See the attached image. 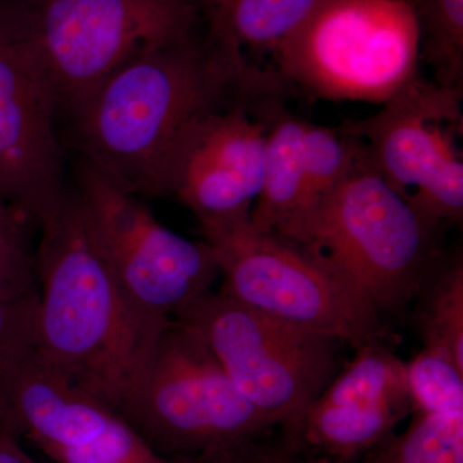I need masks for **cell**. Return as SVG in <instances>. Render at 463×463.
<instances>
[{
  "label": "cell",
  "instance_id": "cell-1",
  "mask_svg": "<svg viewBox=\"0 0 463 463\" xmlns=\"http://www.w3.org/2000/svg\"><path fill=\"white\" fill-rule=\"evenodd\" d=\"M286 94L273 71L197 33L130 58L67 116L84 160L134 196L163 197L170 161L201 118Z\"/></svg>",
  "mask_w": 463,
  "mask_h": 463
},
{
  "label": "cell",
  "instance_id": "cell-2",
  "mask_svg": "<svg viewBox=\"0 0 463 463\" xmlns=\"http://www.w3.org/2000/svg\"><path fill=\"white\" fill-rule=\"evenodd\" d=\"M35 352L112 407L149 340L85 230L74 190L39 228Z\"/></svg>",
  "mask_w": 463,
  "mask_h": 463
},
{
  "label": "cell",
  "instance_id": "cell-3",
  "mask_svg": "<svg viewBox=\"0 0 463 463\" xmlns=\"http://www.w3.org/2000/svg\"><path fill=\"white\" fill-rule=\"evenodd\" d=\"M431 224L374 170L371 158L312 209L273 233L361 289L380 315L417 298L440 263Z\"/></svg>",
  "mask_w": 463,
  "mask_h": 463
},
{
  "label": "cell",
  "instance_id": "cell-4",
  "mask_svg": "<svg viewBox=\"0 0 463 463\" xmlns=\"http://www.w3.org/2000/svg\"><path fill=\"white\" fill-rule=\"evenodd\" d=\"M112 408L166 458L231 449L277 429L241 394L203 337L176 319L149 344Z\"/></svg>",
  "mask_w": 463,
  "mask_h": 463
},
{
  "label": "cell",
  "instance_id": "cell-5",
  "mask_svg": "<svg viewBox=\"0 0 463 463\" xmlns=\"http://www.w3.org/2000/svg\"><path fill=\"white\" fill-rule=\"evenodd\" d=\"M421 36L410 0H321L273 53L289 93L388 102L419 76Z\"/></svg>",
  "mask_w": 463,
  "mask_h": 463
},
{
  "label": "cell",
  "instance_id": "cell-6",
  "mask_svg": "<svg viewBox=\"0 0 463 463\" xmlns=\"http://www.w3.org/2000/svg\"><path fill=\"white\" fill-rule=\"evenodd\" d=\"M85 230L143 334L154 340L174 317L221 279L206 241L170 231L87 160L75 172Z\"/></svg>",
  "mask_w": 463,
  "mask_h": 463
},
{
  "label": "cell",
  "instance_id": "cell-7",
  "mask_svg": "<svg viewBox=\"0 0 463 463\" xmlns=\"http://www.w3.org/2000/svg\"><path fill=\"white\" fill-rule=\"evenodd\" d=\"M201 231L228 297L354 350L385 336L364 292L297 243L255 230L250 218L206 222Z\"/></svg>",
  "mask_w": 463,
  "mask_h": 463
},
{
  "label": "cell",
  "instance_id": "cell-8",
  "mask_svg": "<svg viewBox=\"0 0 463 463\" xmlns=\"http://www.w3.org/2000/svg\"><path fill=\"white\" fill-rule=\"evenodd\" d=\"M173 319L203 337L232 383L289 444L339 368L341 341L245 306L221 289Z\"/></svg>",
  "mask_w": 463,
  "mask_h": 463
},
{
  "label": "cell",
  "instance_id": "cell-9",
  "mask_svg": "<svg viewBox=\"0 0 463 463\" xmlns=\"http://www.w3.org/2000/svg\"><path fill=\"white\" fill-rule=\"evenodd\" d=\"M58 111L69 114L130 58L199 33L197 0H27Z\"/></svg>",
  "mask_w": 463,
  "mask_h": 463
},
{
  "label": "cell",
  "instance_id": "cell-10",
  "mask_svg": "<svg viewBox=\"0 0 463 463\" xmlns=\"http://www.w3.org/2000/svg\"><path fill=\"white\" fill-rule=\"evenodd\" d=\"M57 112L27 0H0V203L23 213L38 231L67 194Z\"/></svg>",
  "mask_w": 463,
  "mask_h": 463
},
{
  "label": "cell",
  "instance_id": "cell-11",
  "mask_svg": "<svg viewBox=\"0 0 463 463\" xmlns=\"http://www.w3.org/2000/svg\"><path fill=\"white\" fill-rule=\"evenodd\" d=\"M461 88L417 76L370 118L349 123L377 173L431 224L463 218Z\"/></svg>",
  "mask_w": 463,
  "mask_h": 463
},
{
  "label": "cell",
  "instance_id": "cell-12",
  "mask_svg": "<svg viewBox=\"0 0 463 463\" xmlns=\"http://www.w3.org/2000/svg\"><path fill=\"white\" fill-rule=\"evenodd\" d=\"M0 428L54 463H192L157 455L114 408L33 347L0 362Z\"/></svg>",
  "mask_w": 463,
  "mask_h": 463
},
{
  "label": "cell",
  "instance_id": "cell-13",
  "mask_svg": "<svg viewBox=\"0 0 463 463\" xmlns=\"http://www.w3.org/2000/svg\"><path fill=\"white\" fill-rule=\"evenodd\" d=\"M263 99H241L213 109L176 148L163 197L178 200L200 224L250 218L263 187L268 129L259 109Z\"/></svg>",
  "mask_w": 463,
  "mask_h": 463
},
{
  "label": "cell",
  "instance_id": "cell-14",
  "mask_svg": "<svg viewBox=\"0 0 463 463\" xmlns=\"http://www.w3.org/2000/svg\"><path fill=\"white\" fill-rule=\"evenodd\" d=\"M411 413L405 362L383 339L373 340L355 350L354 359L307 408L292 447L354 463Z\"/></svg>",
  "mask_w": 463,
  "mask_h": 463
},
{
  "label": "cell",
  "instance_id": "cell-15",
  "mask_svg": "<svg viewBox=\"0 0 463 463\" xmlns=\"http://www.w3.org/2000/svg\"><path fill=\"white\" fill-rule=\"evenodd\" d=\"M259 109L267 120L263 187L250 214L260 232H277L300 212L306 191L307 121L283 106V97H265Z\"/></svg>",
  "mask_w": 463,
  "mask_h": 463
},
{
  "label": "cell",
  "instance_id": "cell-16",
  "mask_svg": "<svg viewBox=\"0 0 463 463\" xmlns=\"http://www.w3.org/2000/svg\"><path fill=\"white\" fill-rule=\"evenodd\" d=\"M321 0H197L206 36L245 57L273 53ZM255 65V63H254Z\"/></svg>",
  "mask_w": 463,
  "mask_h": 463
},
{
  "label": "cell",
  "instance_id": "cell-17",
  "mask_svg": "<svg viewBox=\"0 0 463 463\" xmlns=\"http://www.w3.org/2000/svg\"><path fill=\"white\" fill-rule=\"evenodd\" d=\"M402 434H392L364 463H463V410L413 412Z\"/></svg>",
  "mask_w": 463,
  "mask_h": 463
},
{
  "label": "cell",
  "instance_id": "cell-18",
  "mask_svg": "<svg viewBox=\"0 0 463 463\" xmlns=\"http://www.w3.org/2000/svg\"><path fill=\"white\" fill-rule=\"evenodd\" d=\"M420 298L419 328L423 346L439 350L463 371V261L440 260Z\"/></svg>",
  "mask_w": 463,
  "mask_h": 463
},
{
  "label": "cell",
  "instance_id": "cell-19",
  "mask_svg": "<svg viewBox=\"0 0 463 463\" xmlns=\"http://www.w3.org/2000/svg\"><path fill=\"white\" fill-rule=\"evenodd\" d=\"M368 156L364 139L353 132L349 125L332 128L307 121L306 191L300 212L294 218L321 203Z\"/></svg>",
  "mask_w": 463,
  "mask_h": 463
},
{
  "label": "cell",
  "instance_id": "cell-20",
  "mask_svg": "<svg viewBox=\"0 0 463 463\" xmlns=\"http://www.w3.org/2000/svg\"><path fill=\"white\" fill-rule=\"evenodd\" d=\"M421 36V56L434 83L463 85V0H410Z\"/></svg>",
  "mask_w": 463,
  "mask_h": 463
},
{
  "label": "cell",
  "instance_id": "cell-21",
  "mask_svg": "<svg viewBox=\"0 0 463 463\" xmlns=\"http://www.w3.org/2000/svg\"><path fill=\"white\" fill-rule=\"evenodd\" d=\"M405 370L412 413L463 410V371L450 356L423 346Z\"/></svg>",
  "mask_w": 463,
  "mask_h": 463
},
{
  "label": "cell",
  "instance_id": "cell-22",
  "mask_svg": "<svg viewBox=\"0 0 463 463\" xmlns=\"http://www.w3.org/2000/svg\"><path fill=\"white\" fill-rule=\"evenodd\" d=\"M32 222L14 207L0 203V288L27 292L39 289Z\"/></svg>",
  "mask_w": 463,
  "mask_h": 463
},
{
  "label": "cell",
  "instance_id": "cell-23",
  "mask_svg": "<svg viewBox=\"0 0 463 463\" xmlns=\"http://www.w3.org/2000/svg\"><path fill=\"white\" fill-rule=\"evenodd\" d=\"M39 289L0 288V362L35 346Z\"/></svg>",
  "mask_w": 463,
  "mask_h": 463
},
{
  "label": "cell",
  "instance_id": "cell-24",
  "mask_svg": "<svg viewBox=\"0 0 463 463\" xmlns=\"http://www.w3.org/2000/svg\"><path fill=\"white\" fill-rule=\"evenodd\" d=\"M192 463H353L335 461L327 457L301 452L282 435L251 441L243 446L196 457Z\"/></svg>",
  "mask_w": 463,
  "mask_h": 463
},
{
  "label": "cell",
  "instance_id": "cell-25",
  "mask_svg": "<svg viewBox=\"0 0 463 463\" xmlns=\"http://www.w3.org/2000/svg\"><path fill=\"white\" fill-rule=\"evenodd\" d=\"M0 463H41L21 447L20 439L0 428Z\"/></svg>",
  "mask_w": 463,
  "mask_h": 463
}]
</instances>
